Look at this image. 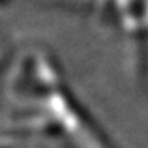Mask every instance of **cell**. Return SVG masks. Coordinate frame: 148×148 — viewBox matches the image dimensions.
I'll return each instance as SVG.
<instances>
[]
</instances>
